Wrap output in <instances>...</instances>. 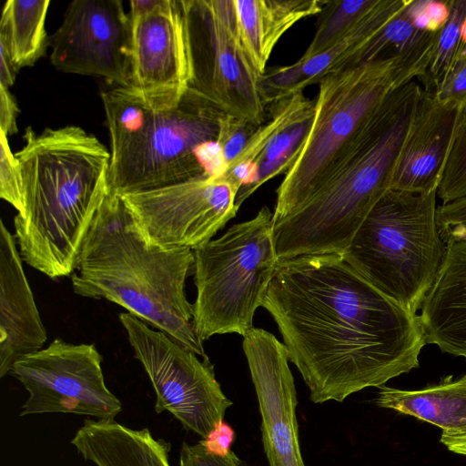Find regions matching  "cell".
I'll return each mask as SVG.
<instances>
[{"instance_id": "11", "label": "cell", "mask_w": 466, "mask_h": 466, "mask_svg": "<svg viewBox=\"0 0 466 466\" xmlns=\"http://www.w3.org/2000/svg\"><path fill=\"white\" fill-rule=\"evenodd\" d=\"M102 360L94 344L60 338L17 360L10 374L29 395L20 416L61 412L115 420L122 405L106 385Z\"/></svg>"}, {"instance_id": "26", "label": "cell", "mask_w": 466, "mask_h": 466, "mask_svg": "<svg viewBox=\"0 0 466 466\" xmlns=\"http://www.w3.org/2000/svg\"><path fill=\"white\" fill-rule=\"evenodd\" d=\"M450 14L438 32L427 69L418 80L421 87L434 93L456 60L461 46V28L466 17V0H449Z\"/></svg>"}, {"instance_id": "16", "label": "cell", "mask_w": 466, "mask_h": 466, "mask_svg": "<svg viewBox=\"0 0 466 466\" xmlns=\"http://www.w3.org/2000/svg\"><path fill=\"white\" fill-rule=\"evenodd\" d=\"M460 106L442 102L421 88L390 189L428 194L436 191L457 127Z\"/></svg>"}, {"instance_id": "30", "label": "cell", "mask_w": 466, "mask_h": 466, "mask_svg": "<svg viewBox=\"0 0 466 466\" xmlns=\"http://www.w3.org/2000/svg\"><path fill=\"white\" fill-rule=\"evenodd\" d=\"M258 127L226 114L222 116L217 141L222 147L228 168L243 151Z\"/></svg>"}, {"instance_id": "33", "label": "cell", "mask_w": 466, "mask_h": 466, "mask_svg": "<svg viewBox=\"0 0 466 466\" xmlns=\"http://www.w3.org/2000/svg\"><path fill=\"white\" fill-rule=\"evenodd\" d=\"M438 222L450 238L466 236V197L438 208Z\"/></svg>"}, {"instance_id": "5", "label": "cell", "mask_w": 466, "mask_h": 466, "mask_svg": "<svg viewBox=\"0 0 466 466\" xmlns=\"http://www.w3.org/2000/svg\"><path fill=\"white\" fill-rule=\"evenodd\" d=\"M110 136L109 193L123 196L207 177L203 144L225 115L188 88L180 98H147L130 87L101 94Z\"/></svg>"}, {"instance_id": "28", "label": "cell", "mask_w": 466, "mask_h": 466, "mask_svg": "<svg viewBox=\"0 0 466 466\" xmlns=\"http://www.w3.org/2000/svg\"><path fill=\"white\" fill-rule=\"evenodd\" d=\"M437 197L443 205L466 197V102L460 107L456 130Z\"/></svg>"}, {"instance_id": "23", "label": "cell", "mask_w": 466, "mask_h": 466, "mask_svg": "<svg viewBox=\"0 0 466 466\" xmlns=\"http://www.w3.org/2000/svg\"><path fill=\"white\" fill-rule=\"evenodd\" d=\"M49 0H8L0 23L4 44L19 70L34 66L46 53L50 36L46 30Z\"/></svg>"}, {"instance_id": "9", "label": "cell", "mask_w": 466, "mask_h": 466, "mask_svg": "<svg viewBox=\"0 0 466 466\" xmlns=\"http://www.w3.org/2000/svg\"><path fill=\"white\" fill-rule=\"evenodd\" d=\"M187 32L189 84L218 109L255 126L268 106L261 75L246 55L232 0H181Z\"/></svg>"}, {"instance_id": "29", "label": "cell", "mask_w": 466, "mask_h": 466, "mask_svg": "<svg viewBox=\"0 0 466 466\" xmlns=\"http://www.w3.org/2000/svg\"><path fill=\"white\" fill-rule=\"evenodd\" d=\"M7 137L0 132V197L17 210L16 215H22L25 210L22 175Z\"/></svg>"}, {"instance_id": "37", "label": "cell", "mask_w": 466, "mask_h": 466, "mask_svg": "<svg viewBox=\"0 0 466 466\" xmlns=\"http://www.w3.org/2000/svg\"><path fill=\"white\" fill-rule=\"evenodd\" d=\"M17 72L7 47L0 43V85L7 88L12 86Z\"/></svg>"}, {"instance_id": "7", "label": "cell", "mask_w": 466, "mask_h": 466, "mask_svg": "<svg viewBox=\"0 0 466 466\" xmlns=\"http://www.w3.org/2000/svg\"><path fill=\"white\" fill-rule=\"evenodd\" d=\"M436 198V191L389 189L342 255L370 284L413 313L420 309L445 254Z\"/></svg>"}, {"instance_id": "6", "label": "cell", "mask_w": 466, "mask_h": 466, "mask_svg": "<svg viewBox=\"0 0 466 466\" xmlns=\"http://www.w3.org/2000/svg\"><path fill=\"white\" fill-rule=\"evenodd\" d=\"M436 38L410 53L334 71L319 81L310 127L276 191L273 222L299 208L347 162L385 99L424 75Z\"/></svg>"}, {"instance_id": "35", "label": "cell", "mask_w": 466, "mask_h": 466, "mask_svg": "<svg viewBox=\"0 0 466 466\" xmlns=\"http://www.w3.org/2000/svg\"><path fill=\"white\" fill-rule=\"evenodd\" d=\"M19 108L9 88L0 85V132L7 137L17 132Z\"/></svg>"}, {"instance_id": "4", "label": "cell", "mask_w": 466, "mask_h": 466, "mask_svg": "<svg viewBox=\"0 0 466 466\" xmlns=\"http://www.w3.org/2000/svg\"><path fill=\"white\" fill-rule=\"evenodd\" d=\"M415 79L377 110L347 162L299 208L273 222L279 261L304 255H343L385 193L421 91Z\"/></svg>"}, {"instance_id": "38", "label": "cell", "mask_w": 466, "mask_h": 466, "mask_svg": "<svg viewBox=\"0 0 466 466\" xmlns=\"http://www.w3.org/2000/svg\"><path fill=\"white\" fill-rule=\"evenodd\" d=\"M441 442L451 452L466 456V435H441Z\"/></svg>"}, {"instance_id": "12", "label": "cell", "mask_w": 466, "mask_h": 466, "mask_svg": "<svg viewBox=\"0 0 466 466\" xmlns=\"http://www.w3.org/2000/svg\"><path fill=\"white\" fill-rule=\"evenodd\" d=\"M238 193L223 178L200 177L120 197L148 241L194 249L236 217Z\"/></svg>"}, {"instance_id": "15", "label": "cell", "mask_w": 466, "mask_h": 466, "mask_svg": "<svg viewBox=\"0 0 466 466\" xmlns=\"http://www.w3.org/2000/svg\"><path fill=\"white\" fill-rule=\"evenodd\" d=\"M132 86L141 96L179 98L188 89L189 59L181 0H159L130 16Z\"/></svg>"}, {"instance_id": "19", "label": "cell", "mask_w": 466, "mask_h": 466, "mask_svg": "<svg viewBox=\"0 0 466 466\" xmlns=\"http://www.w3.org/2000/svg\"><path fill=\"white\" fill-rule=\"evenodd\" d=\"M445 244L441 266L419 319L427 344L466 360V236Z\"/></svg>"}, {"instance_id": "10", "label": "cell", "mask_w": 466, "mask_h": 466, "mask_svg": "<svg viewBox=\"0 0 466 466\" xmlns=\"http://www.w3.org/2000/svg\"><path fill=\"white\" fill-rule=\"evenodd\" d=\"M118 319L156 392V412H170L186 430L205 438L233 404L217 380L209 359L199 360L167 334L128 312H121Z\"/></svg>"}, {"instance_id": "24", "label": "cell", "mask_w": 466, "mask_h": 466, "mask_svg": "<svg viewBox=\"0 0 466 466\" xmlns=\"http://www.w3.org/2000/svg\"><path fill=\"white\" fill-rule=\"evenodd\" d=\"M269 109L266 123L257 128L228 170L236 165H244L258 173V162L266 146L285 130L311 119L314 115V102L302 92H297L270 104Z\"/></svg>"}, {"instance_id": "34", "label": "cell", "mask_w": 466, "mask_h": 466, "mask_svg": "<svg viewBox=\"0 0 466 466\" xmlns=\"http://www.w3.org/2000/svg\"><path fill=\"white\" fill-rule=\"evenodd\" d=\"M235 438L233 428L223 420L218 422L199 443L210 454L226 456L230 452Z\"/></svg>"}, {"instance_id": "2", "label": "cell", "mask_w": 466, "mask_h": 466, "mask_svg": "<svg viewBox=\"0 0 466 466\" xmlns=\"http://www.w3.org/2000/svg\"><path fill=\"white\" fill-rule=\"evenodd\" d=\"M15 153L25 210L14 218L23 261L50 279L72 276L108 189L110 152L77 126L27 127Z\"/></svg>"}, {"instance_id": "22", "label": "cell", "mask_w": 466, "mask_h": 466, "mask_svg": "<svg viewBox=\"0 0 466 466\" xmlns=\"http://www.w3.org/2000/svg\"><path fill=\"white\" fill-rule=\"evenodd\" d=\"M378 406L433 424L441 434L466 435V374L449 376L440 383L407 390L380 387Z\"/></svg>"}, {"instance_id": "39", "label": "cell", "mask_w": 466, "mask_h": 466, "mask_svg": "<svg viewBox=\"0 0 466 466\" xmlns=\"http://www.w3.org/2000/svg\"><path fill=\"white\" fill-rule=\"evenodd\" d=\"M461 43L466 45V17L461 25Z\"/></svg>"}, {"instance_id": "20", "label": "cell", "mask_w": 466, "mask_h": 466, "mask_svg": "<svg viewBox=\"0 0 466 466\" xmlns=\"http://www.w3.org/2000/svg\"><path fill=\"white\" fill-rule=\"evenodd\" d=\"M240 44L262 76L281 36L303 18L319 15L327 0H232Z\"/></svg>"}, {"instance_id": "31", "label": "cell", "mask_w": 466, "mask_h": 466, "mask_svg": "<svg viewBox=\"0 0 466 466\" xmlns=\"http://www.w3.org/2000/svg\"><path fill=\"white\" fill-rule=\"evenodd\" d=\"M434 94L439 100L460 106L466 102V45L461 43L456 60Z\"/></svg>"}, {"instance_id": "14", "label": "cell", "mask_w": 466, "mask_h": 466, "mask_svg": "<svg viewBox=\"0 0 466 466\" xmlns=\"http://www.w3.org/2000/svg\"><path fill=\"white\" fill-rule=\"evenodd\" d=\"M247 359L261 415V440L269 466H306L299 445L296 387L285 345L252 328L244 336Z\"/></svg>"}, {"instance_id": "8", "label": "cell", "mask_w": 466, "mask_h": 466, "mask_svg": "<svg viewBox=\"0 0 466 466\" xmlns=\"http://www.w3.org/2000/svg\"><path fill=\"white\" fill-rule=\"evenodd\" d=\"M272 228L273 213L264 206L254 218L193 249L192 324L202 341L220 334L244 336L253 328L279 262Z\"/></svg>"}, {"instance_id": "18", "label": "cell", "mask_w": 466, "mask_h": 466, "mask_svg": "<svg viewBox=\"0 0 466 466\" xmlns=\"http://www.w3.org/2000/svg\"><path fill=\"white\" fill-rule=\"evenodd\" d=\"M410 2L379 0L372 9L323 52L309 58L300 57L290 66L268 68L260 78L267 105L302 92L308 86L319 83L326 75L342 69L357 52L403 12Z\"/></svg>"}, {"instance_id": "32", "label": "cell", "mask_w": 466, "mask_h": 466, "mask_svg": "<svg viewBox=\"0 0 466 466\" xmlns=\"http://www.w3.org/2000/svg\"><path fill=\"white\" fill-rule=\"evenodd\" d=\"M179 466H243V462L233 451L226 456H217L206 451L199 442H185L180 451Z\"/></svg>"}, {"instance_id": "13", "label": "cell", "mask_w": 466, "mask_h": 466, "mask_svg": "<svg viewBox=\"0 0 466 466\" xmlns=\"http://www.w3.org/2000/svg\"><path fill=\"white\" fill-rule=\"evenodd\" d=\"M49 46L56 70L132 86V25L121 0L71 2Z\"/></svg>"}, {"instance_id": "17", "label": "cell", "mask_w": 466, "mask_h": 466, "mask_svg": "<svg viewBox=\"0 0 466 466\" xmlns=\"http://www.w3.org/2000/svg\"><path fill=\"white\" fill-rule=\"evenodd\" d=\"M15 236L0 221V377L44 348L46 329L25 276Z\"/></svg>"}, {"instance_id": "3", "label": "cell", "mask_w": 466, "mask_h": 466, "mask_svg": "<svg viewBox=\"0 0 466 466\" xmlns=\"http://www.w3.org/2000/svg\"><path fill=\"white\" fill-rule=\"evenodd\" d=\"M193 265V249L148 241L121 197L108 192L86 235L71 282L76 295L117 304L208 359L192 324L193 304L185 289Z\"/></svg>"}, {"instance_id": "27", "label": "cell", "mask_w": 466, "mask_h": 466, "mask_svg": "<svg viewBox=\"0 0 466 466\" xmlns=\"http://www.w3.org/2000/svg\"><path fill=\"white\" fill-rule=\"evenodd\" d=\"M378 1L327 0L319 15L314 37L301 58H309L329 48L372 9Z\"/></svg>"}, {"instance_id": "36", "label": "cell", "mask_w": 466, "mask_h": 466, "mask_svg": "<svg viewBox=\"0 0 466 466\" xmlns=\"http://www.w3.org/2000/svg\"><path fill=\"white\" fill-rule=\"evenodd\" d=\"M422 10L427 19L428 32L437 33L449 18V1L422 0Z\"/></svg>"}, {"instance_id": "25", "label": "cell", "mask_w": 466, "mask_h": 466, "mask_svg": "<svg viewBox=\"0 0 466 466\" xmlns=\"http://www.w3.org/2000/svg\"><path fill=\"white\" fill-rule=\"evenodd\" d=\"M437 34L416 28L404 10L357 52L343 68L410 53L434 40Z\"/></svg>"}, {"instance_id": "21", "label": "cell", "mask_w": 466, "mask_h": 466, "mask_svg": "<svg viewBox=\"0 0 466 466\" xmlns=\"http://www.w3.org/2000/svg\"><path fill=\"white\" fill-rule=\"evenodd\" d=\"M71 443L96 466H170L167 442L116 420H86Z\"/></svg>"}, {"instance_id": "1", "label": "cell", "mask_w": 466, "mask_h": 466, "mask_svg": "<svg viewBox=\"0 0 466 466\" xmlns=\"http://www.w3.org/2000/svg\"><path fill=\"white\" fill-rule=\"evenodd\" d=\"M262 307L317 404L342 402L410 372L427 344L419 314L338 254L279 261Z\"/></svg>"}]
</instances>
